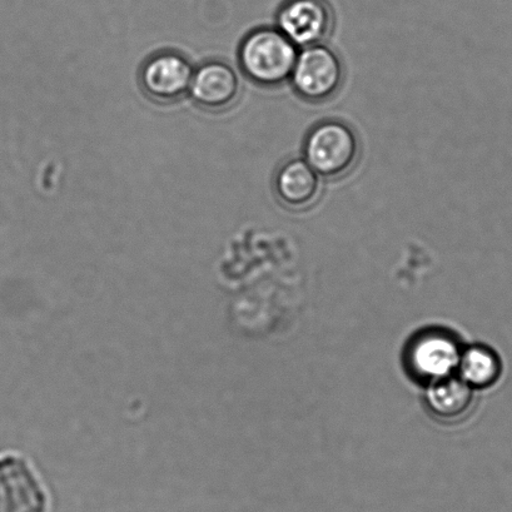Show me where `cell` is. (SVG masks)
<instances>
[{"mask_svg":"<svg viewBox=\"0 0 512 512\" xmlns=\"http://www.w3.org/2000/svg\"><path fill=\"white\" fill-rule=\"evenodd\" d=\"M297 47L278 28H258L247 34L238 51L245 76L257 86L276 88L291 78Z\"/></svg>","mask_w":512,"mask_h":512,"instance_id":"6da1fadb","label":"cell"},{"mask_svg":"<svg viewBox=\"0 0 512 512\" xmlns=\"http://www.w3.org/2000/svg\"><path fill=\"white\" fill-rule=\"evenodd\" d=\"M361 157L359 134L340 119L313 124L303 142V158L322 178L338 180L354 171Z\"/></svg>","mask_w":512,"mask_h":512,"instance_id":"7a4b0ae2","label":"cell"},{"mask_svg":"<svg viewBox=\"0 0 512 512\" xmlns=\"http://www.w3.org/2000/svg\"><path fill=\"white\" fill-rule=\"evenodd\" d=\"M290 81L293 91L303 101H330L344 86V62L335 49L326 44L302 48L298 53Z\"/></svg>","mask_w":512,"mask_h":512,"instance_id":"3957f363","label":"cell"},{"mask_svg":"<svg viewBox=\"0 0 512 512\" xmlns=\"http://www.w3.org/2000/svg\"><path fill=\"white\" fill-rule=\"evenodd\" d=\"M333 27L335 13L327 0H286L277 13V28L297 48L327 41Z\"/></svg>","mask_w":512,"mask_h":512,"instance_id":"277c9868","label":"cell"},{"mask_svg":"<svg viewBox=\"0 0 512 512\" xmlns=\"http://www.w3.org/2000/svg\"><path fill=\"white\" fill-rule=\"evenodd\" d=\"M193 69L187 58L176 52L154 54L143 64L141 86L153 101L172 103L190 91Z\"/></svg>","mask_w":512,"mask_h":512,"instance_id":"5b68a950","label":"cell"},{"mask_svg":"<svg viewBox=\"0 0 512 512\" xmlns=\"http://www.w3.org/2000/svg\"><path fill=\"white\" fill-rule=\"evenodd\" d=\"M460 349L449 333L425 332L410 347L409 364L421 380L432 382L450 377L459 367Z\"/></svg>","mask_w":512,"mask_h":512,"instance_id":"8992f818","label":"cell"},{"mask_svg":"<svg viewBox=\"0 0 512 512\" xmlns=\"http://www.w3.org/2000/svg\"><path fill=\"white\" fill-rule=\"evenodd\" d=\"M321 176L305 158H291L277 168L273 190L282 206L291 211H306L322 195Z\"/></svg>","mask_w":512,"mask_h":512,"instance_id":"52a82bcc","label":"cell"},{"mask_svg":"<svg viewBox=\"0 0 512 512\" xmlns=\"http://www.w3.org/2000/svg\"><path fill=\"white\" fill-rule=\"evenodd\" d=\"M240 89V79L233 68L213 61L193 72L190 92L198 106L208 111H222L237 101Z\"/></svg>","mask_w":512,"mask_h":512,"instance_id":"ba28073f","label":"cell"},{"mask_svg":"<svg viewBox=\"0 0 512 512\" xmlns=\"http://www.w3.org/2000/svg\"><path fill=\"white\" fill-rule=\"evenodd\" d=\"M474 401L472 387L450 376L430 384L424 406L432 419L441 424H456L470 414Z\"/></svg>","mask_w":512,"mask_h":512,"instance_id":"9c48e42d","label":"cell"},{"mask_svg":"<svg viewBox=\"0 0 512 512\" xmlns=\"http://www.w3.org/2000/svg\"><path fill=\"white\" fill-rule=\"evenodd\" d=\"M461 380L476 389H486L500 379L502 366L499 356L486 346H474L462 352L459 362Z\"/></svg>","mask_w":512,"mask_h":512,"instance_id":"30bf717a","label":"cell"}]
</instances>
